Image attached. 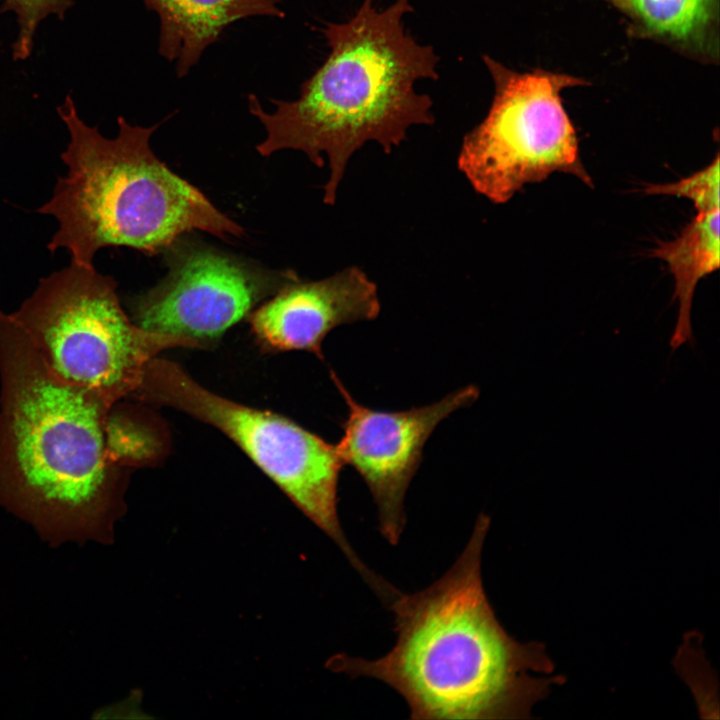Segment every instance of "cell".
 <instances>
[{"mask_svg": "<svg viewBox=\"0 0 720 720\" xmlns=\"http://www.w3.org/2000/svg\"><path fill=\"white\" fill-rule=\"evenodd\" d=\"M381 305L376 284L357 266L321 280L295 273L248 315L251 331L269 351L304 350L322 356V342L336 327L374 320Z\"/></svg>", "mask_w": 720, "mask_h": 720, "instance_id": "cell-10", "label": "cell"}, {"mask_svg": "<svg viewBox=\"0 0 720 720\" xmlns=\"http://www.w3.org/2000/svg\"><path fill=\"white\" fill-rule=\"evenodd\" d=\"M719 155L705 168L677 182L649 184L644 192L649 195L674 196L690 200L697 212L705 213L720 208Z\"/></svg>", "mask_w": 720, "mask_h": 720, "instance_id": "cell-15", "label": "cell"}, {"mask_svg": "<svg viewBox=\"0 0 720 720\" xmlns=\"http://www.w3.org/2000/svg\"><path fill=\"white\" fill-rule=\"evenodd\" d=\"M330 374L347 406L337 451L343 464L366 483L377 507L379 530L396 545L406 522L404 499L425 443L441 421L474 403L479 389L467 385L426 406L382 411L357 402L336 373Z\"/></svg>", "mask_w": 720, "mask_h": 720, "instance_id": "cell-9", "label": "cell"}, {"mask_svg": "<svg viewBox=\"0 0 720 720\" xmlns=\"http://www.w3.org/2000/svg\"><path fill=\"white\" fill-rule=\"evenodd\" d=\"M219 429L233 440L291 501L340 548L367 584L373 573L348 542L338 517V481L344 466L336 445L273 412L221 397L178 364L152 358L135 392Z\"/></svg>", "mask_w": 720, "mask_h": 720, "instance_id": "cell-6", "label": "cell"}, {"mask_svg": "<svg viewBox=\"0 0 720 720\" xmlns=\"http://www.w3.org/2000/svg\"><path fill=\"white\" fill-rule=\"evenodd\" d=\"M112 408L105 424L106 448L112 461L121 468L150 458L152 440L140 426L125 415L113 413Z\"/></svg>", "mask_w": 720, "mask_h": 720, "instance_id": "cell-16", "label": "cell"}, {"mask_svg": "<svg viewBox=\"0 0 720 720\" xmlns=\"http://www.w3.org/2000/svg\"><path fill=\"white\" fill-rule=\"evenodd\" d=\"M490 517L479 514L464 550L427 588L400 591L387 607L396 642L375 660L334 655L333 672L396 690L416 720L527 719L565 679L544 644L521 643L498 621L484 590L481 556Z\"/></svg>", "mask_w": 720, "mask_h": 720, "instance_id": "cell-1", "label": "cell"}, {"mask_svg": "<svg viewBox=\"0 0 720 720\" xmlns=\"http://www.w3.org/2000/svg\"><path fill=\"white\" fill-rule=\"evenodd\" d=\"M483 60L494 83L493 100L485 118L464 136L457 161L473 189L504 204L553 173L592 187L561 97L585 80L544 69L517 72L490 56Z\"/></svg>", "mask_w": 720, "mask_h": 720, "instance_id": "cell-7", "label": "cell"}, {"mask_svg": "<svg viewBox=\"0 0 720 720\" xmlns=\"http://www.w3.org/2000/svg\"><path fill=\"white\" fill-rule=\"evenodd\" d=\"M179 239L166 249V276L131 304L133 321L144 330L204 347L295 274L277 277L215 248Z\"/></svg>", "mask_w": 720, "mask_h": 720, "instance_id": "cell-8", "label": "cell"}, {"mask_svg": "<svg viewBox=\"0 0 720 720\" xmlns=\"http://www.w3.org/2000/svg\"><path fill=\"white\" fill-rule=\"evenodd\" d=\"M113 406L56 374L0 311V505L51 536L110 538L122 506Z\"/></svg>", "mask_w": 720, "mask_h": 720, "instance_id": "cell-2", "label": "cell"}, {"mask_svg": "<svg viewBox=\"0 0 720 720\" xmlns=\"http://www.w3.org/2000/svg\"><path fill=\"white\" fill-rule=\"evenodd\" d=\"M719 210L699 213L672 241L659 242L653 256L664 261L674 278L673 301L678 300L679 310L674 332L670 339L672 352L685 343L694 345L691 325V308L700 280L720 266Z\"/></svg>", "mask_w": 720, "mask_h": 720, "instance_id": "cell-13", "label": "cell"}, {"mask_svg": "<svg viewBox=\"0 0 720 720\" xmlns=\"http://www.w3.org/2000/svg\"><path fill=\"white\" fill-rule=\"evenodd\" d=\"M412 10L410 0L381 11L364 0L347 22L322 29L330 53L296 100L272 99L276 109L268 113L255 95L248 97L251 114L266 129V139L256 146L260 155L295 149L320 168L327 155L326 204L335 203L350 157L367 141L388 154L408 128L434 122L430 97L418 94L414 84L437 79L438 57L405 31L403 17Z\"/></svg>", "mask_w": 720, "mask_h": 720, "instance_id": "cell-3", "label": "cell"}, {"mask_svg": "<svg viewBox=\"0 0 720 720\" xmlns=\"http://www.w3.org/2000/svg\"><path fill=\"white\" fill-rule=\"evenodd\" d=\"M0 13L12 11L17 18L18 34L12 45L15 61L26 60L32 53L34 36L42 20L54 15L63 20L73 0H0Z\"/></svg>", "mask_w": 720, "mask_h": 720, "instance_id": "cell-14", "label": "cell"}, {"mask_svg": "<svg viewBox=\"0 0 720 720\" xmlns=\"http://www.w3.org/2000/svg\"><path fill=\"white\" fill-rule=\"evenodd\" d=\"M627 22L630 36L661 42L704 62L719 56V0H603Z\"/></svg>", "mask_w": 720, "mask_h": 720, "instance_id": "cell-12", "label": "cell"}, {"mask_svg": "<svg viewBox=\"0 0 720 720\" xmlns=\"http://www.w3.org/2000/svg\"><path fill=\"white\" fill-rule=\"evenodd\" d=\"M57 112L69 132L61 154L68 172L37 210L59 224L48 244L52 253L65 248L71 263L94 267L95 254L109 246L151 255L194 230L224 239L243 235L238 223L156 157L149 142L159 123L133 126L120 116L118 134L109 139L79 117L70 96Z\"/></svg>", "mask_w": 720, "mask_h": 720, "instance_id": "cell-4", "label": "cell"}, {"mask_svg": "<svg viewBox=\"0 0 720 720\" xmlns=\"http://www.w3.org/2000/svg\"><path fill=\"white\" fill-rule=\"evenodd\" d=\"M160 20L159 53L177 60L185 76L203 51L233 22L251 16L283 17L278 0H142Z\"/></svg>", "mask_w": 720, "mask_h": 720, "instance_id": "cell-11", "label": "cell"}, {"mask_svg": "<svg viewBox=\"0 0 720 720\" xmlns=\"http://www.w3.org/2000/svg\"><path fill=\"white\" fill-rule=\"evenodd\" d=\"M116 288L111 276L71 263L40 279L11 313L56 374L113 405L135 392L146 364L161 351L201 347L136 325Z\"/></svg>", "mask_w": 720, "mask_h": 720, "instance_id": "cell-5", "label": "cell"}]
</instances>
